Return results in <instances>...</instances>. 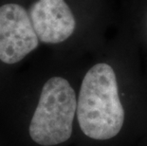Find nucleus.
I'll use <instances>...</instances> for the list:
<instances>
[{"label": "nucleus", "instance_id": "20e7f679", "mask_svg": "<svg viewBox=\"0 0 147 146\" xmlns=\"http://www.w3.org/2000/svg\"><path fill=\"white\" fill-rule=\"evenodd\" d=\"M29 14L39 40L46 44H59L72 35L76 21L65 0H37Z\"/></svg>", "mask_w": 147, "mask_h": 146}, {"label": "nucleus", "instance_id": "f03ea898", "mask_svg": "<svg viewBox=\"0 0 147 146\" xmlns=\"http://www.w3.org/2000/svg\"><path fill=\"white\" fill-rule=\"evenodd\" d=\"M77 114V98L72 86L62 77H52L44 85L30 123V136L37 144L64 143L72 134Z\"/></svg>", "mask_w": 147, "mask_h": 146}, {"label": "nucleus", "instance_id": "f257e3e1", "mask_svg": "<svg viewBox=\"0 0 147 146\" xmlns=\"http://www.w3.org/2000/svg\"><path fill=\"white\" fill-rule=\"evenodd\" d=\"M77 119L83 133L92 139L106 141L120 133L124 110L111 66L99 63L84 75L77 100Z\"/></svg>", "mask_w": 147, "mask_h": 146}, {"label": "nucleus", "instance_id": "7ed1b4c3", "mask_svg": "<svg viewBox=\"0 0 147 146\" xmlns=\"http://www.w3.org/2000/svg\"><path fill=\"white\" fill-rule=\"evenodd\" d=\"M30 14L15 3L0 6V61L13 65L32 52L39 45Z\"/></svg>", "mask_w": 147, "mask_h": 146}]
</instances>
